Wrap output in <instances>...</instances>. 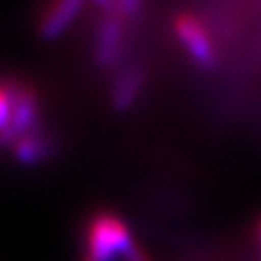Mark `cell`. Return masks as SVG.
I'll return each instance as SVG.
<instances>
[{"instance_id":"obj_5","label":"cell","mask_w":261,"mask_h":261,"mask_svg":"<svg viewBox=\"0 0 261 261\" xmlns=\"http://www.w3.org/2000/svg\"><path fill=\"white\" fill-rule=\"evenodd\" d=\"M11 151L18 162L35 163L45 158L49 151V142L40 129H35L16 140L11 145Z\"/></svg>"},{"instance_id":"obj_10","label":"cell","mask_w":261,"mask_h":261,"mask_svg":"<svg viewBox=\"0 0 261 261\" xmlns=\"http://www.w3.org/2000/svg\"><path fill=\"white\" fill-rule=\"evenodd\" d=\"M84 261H93V259H91V257H86V259H84Z\"/></svg>"},{"instance_id":"obj_1","label":"cell","mask_w":261,"mask_h":261,"mask_svg":"<svg viewBox=\"0 0 261 261\" xmlns=\"http://www.w3.org/2000/svg\"><path fill=\"white\" fill-rule=\"evenodd\" d=\"M138 250L130 228L113 212H100L87 227V257L93 261H114L125 257L127 261Z\"/></svg>"},{"instance_id":"obj_4","label":"cell","mask_w":261,"mask_h":261,"mask_svg":"<svg viewBox=\"0 0 261 261\" xmlns=\"http://www.w3.org/2000/svg\"><path fill=\"white\" fill-rule=\"evenodd\" d=\"M80 9H82V2H76V0L58 2V4H53L51 8H47L44 15H42L40 24H38L40 35L44 38L58 37L76 18Z\"/></svg>"},{"instance_id":"obj_7","label":"cell","mask_w":261,"mask_h":261,"mask_svg":"<svg viewBox=\"0 0 261 261\" xmlns=\"http://www.w3.org/2000/svg\"><path fill=\"white\" fill-rule=\"evenodd\" d=\"M140 87V76L136 73H127L122 76V80L116 84L114 89V102L118 106H127V103L135 98L136 91Z\"/></svg>"},{"instance_id":"obj_3","label":"cell","mask_w":261,"mask_h":261,"mask_svg":"<svg viewBox=\"0 0 261 261\" xmlns=\"http://www.w3.org/2000/svg\"><path fill=\"white\" fill-rule=\"evenodd\" d=\"M103 9L102 22L98 25V35H96V58L102 62L103 65L111 64L116 60L120 49H122L123 42V20L127 16L120 15L114 9L109 8L107 2L100 4Z\"/></svg>"},{"instance_id":"obj_6","label":"cell","mask_w":261,"mask_h":261,"mask_svg":"<svg viewBox=\"0 0 261 261\" xmlns=\"http://www.w3.org/2000/svg\"><path fill=\"white\" fill-rule=\"evenodd\" d=\"M16 82H0V136L8 130L15 109Z\"/></svg>"},{"instance_id":"obj_2","label":"cell","mask_w":261,"mask_h":261,"mask_svg":"<svg viewBox=\"0 0 261 261\" xmlns=\"http://www.w3.org/2000/svg\"><path fill=\"white\" fill-rule=\"evenodd\" d=\"M174 33L179 44L187 49L191 58L201 67H211L216 62V47L203 22L192 13H181L174 18Z\"/></svg>"},{"instance_id":"obj_8","label":"cell","mask_w":261,"mask_h":261,"mask_svg":"<svg viewBox=\"0 0 261 261\" xmlns=\"http://www.w3.org/2000/svg\"><path fill=\"white\" fill-rule=\"evenodd\" d=\"M129 261H149V259H147V256H145V254H143L142 250L138 249L135 254H133V256H130V259H129Z\"/></svg>"},{"instance_id":"obj_9","label":"cell","mask_w":261,"mask_h":261,"mask_svg":"<svg viewBox=\"0 0 261 261\" xmlns=\"http://www.w3.org/2000/svg\"><path fill=\"white\" fill-rule=\"evenodd\" d=\"M257 238H259V243H261V220L257 223Z\"/></svg>"}]
</instances>
